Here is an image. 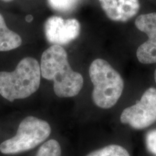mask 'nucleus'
I'll return each instance as SVG.
<instances>
[{"mask_svg":"<svg viewBox=\"0 0 156 156\" xmlns=\"http://www.w3.org/2000/svg\"><path fill=\"white\" fill-rule=\"evenodd\" d=\"M103 10L109 19L126 22L137 14L139 0H98Z\"/></svg>","mask_w":156,"mask_h":156,"instance_id":"8","label":"nucleus"},{"mask_svg":"<svg viewBox=\"0 0 156 156\" xmlns=\"http://www.w3.org/2000/svg\"><path fill=\"white\" fill-rule=\"evenodd\" d=\"M21 44V37L7 28L5 19L0 14V51L13 50L18 48Z\"/></svg>","mask_w":156,"mask_h":156,"instance_id":"9","label":"nucleus"},{"mask_svg":"<svg viewBox=\"0 0 156 156\" xmlns=\"http://www.w3.org/2000/svg\"><path fill=\"white\" fill-rule=\"evenodd\" d=\"M51 132L46 121L29 116L20 123L16 134L0 144V152L4 155H17L31 151L46 141Z\"/></svg>","mask_w":156,"mask_h":156,"instance_id":"4","label":"nucleus"},{"mask_svg":"<svg viewBox=\"0 0 156 156\" xmlns=\"http://www.w3.org/2000/svg\"><path fill=\"white\" fill-rule=\"evenodd\" d=\"M45 36L50 44L66 45L75 40L80 33V24L75 19L64 20L52 16L45 23Z\"/></svg>","mask_w":156,"mask_h":156,"instance_id":"6","label":"nucleus"},{"mask_svg":"<svg viewBox=\"0 0 156 156\" xmlns=\"http://www.w3.org/2000/svg\"><path fill=\"white\" fill-rule=\"evenodd\" d=\"M89 75L93 85L92 98L95 104L105 109L114 106L124 90L119 73L106 60L97 58L90 66Z\"/></svg>","mask_w":156,"mask_h":156,"instance_id":"3","label":"nucleus"},{"mask_svg":"<svg viewBox=\"0 0 156 156\" xmlns=\"http://www.w3.org/2000/svg\"><path fill=\"white\" fill-rule=\"evenodd\" d=\"M33 19H34V17H33L31 15H27L26 17H25V20H26V22H28V23L32 22Z\"/></svg>","mask_w":156,"mask_h":156,"instance_id":"14","label":"nucleus"},{"mask_svg":"<svg viewBox=\"0 0 156 156\" xmlns=\"http://www.w3.org/2000/svg\"><path fill=\"white\" fill-rule=\"evenodd\" d=\"M121 122L135 129L147 128L156 122V89L150 87L140 101L123 111Z\"/></svg>","mask_w":156,"mask_h":156,"instance_id":"5","label":"nucleus"},{"mask_svg":"<svg viewBox=\"0 0 156 156\" xmlns=\"http://www.w3.org/2000/svg\"><path fill=\"white\" fill-rule=\"evenodd\" d=\"M41 67L33 57H25L14 71L0 72V95L7 101L26 98L40 87Z\"/></svg>","mask_w":156,"mask_h":156,"instance_id":"2","label":"nucleus"},{"mask_svg":"<svg viewBox=\"0 0 156 156\" xmlns=\"http://www.w3.org/2000/svg\"><path fill=\"white\" fill-rule=\"evenodd\" d=\"M36 156H62L61 146L56 140H49L41 145Z\"/></svg>","mask_w":156,"mask_h":156,"instance_id":"10","label":"nucleus"},{"mask_svg":"<svg viewBox=\"0 0 156 156\" xmlns=\"http://www.w3.org/2000/svg\"><path fill=\"white\" fill-rule=\"evenodd\" d=\"M40 67L42 77L54 82V91L58 97L76 96L83 88V76L72 69L62 46L52 45L45 51Z\"/></svg>","mask_w":156,"mask_h":156,"instance_id":"1","label":"nucleus"},{"mask_svg":"<svg viewBox=\"0 0 156 156\" xmlns=\"http://www.w3.org/2000/svg\"><path fill=\"white\" fill-rule=\"evenodd\" d=\"M51 8L58 12H69L77 5L79 0H48Z\"/></svg>","mask_w":156,"mask_h":156,"instance_id":"12","label":"nucleus"},{"mask_svg":"<svg viewBox=\"0 0 156 156\" xmlns=\"http://www.w3.org/2000/svg\"><path fill=\"white\" fill-rule=\"evenodd\" d=\"M86 156H130L124 147L118 145H110L93 151Z\"/></svg>","mask_w":156,"mask_h":156,"instance_id":"11","label":"nucleus"},{"mask_svg":"<svg viewBox=\"0 0 156 156\" xmlns=\"http://www.w3.org/2000/svg\"><path fill=\"white\" fill-rule=\"evenodd\" d=\"M155 83H156V69H155Z\"/></svg>","mask_w":156,"mask_h":156,"instance_id":"15","label":"nucleus"},{"mask_svg":"<svg viewBox=\"0 0 156 156\" xmlns=\"http://www.w3.org/2000/svg\"><path fill=\"white\" fill-rule=\"evenodd\" d=\"M4 2H10V1H12V0H2Z\"/></svg>","mask_w":156,"mask_h":156,"instance_id":"16","label":"nucleus"},{"mask_svg":"<svg viewBox=\"0 0 156 156\" xmlns=\"http://www.w3.org/2000/svg\"><path fill=\"white\" fill-rule=\"evenodd\" d=\"M145 142L148 151L156 156V129L148 132L146 134Z\"/></svg>","mask_w":156,"mask_h":156,"instance_id":"13","label":"nucleus"},{"mask_svg":"<svg viewBox=\"0 0 156 156\" xmlns=\"http://www.w3.org/2000/svg\"><path fill=\"white\" fill-rule=\"evenodd\" d=\"M135 25L148 37L137 48L136 57L142 64L156 63V12L140 15L135 20Z\"/></svg>","mask_w":156,"mask_h":156,"instance_id":"7","label":"nucleus"}]
</instances>
